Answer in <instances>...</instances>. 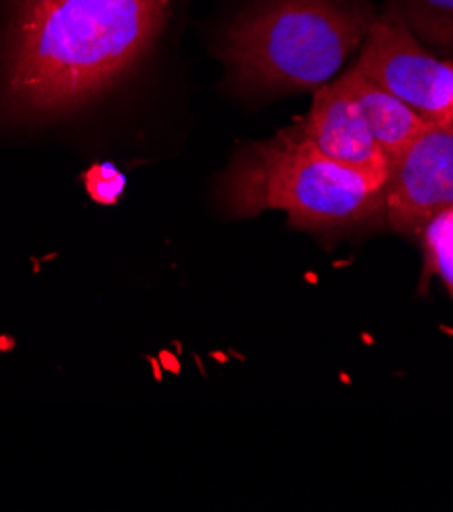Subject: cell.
I'll return each mask as SVG.
<instances>
[{
    "label": "cell",
    "instance_id": "obj_1",
    "mask_svg": "<svg viewBox=\"0 0 453 512\" xmlns=\"http://www.w3.org/2000/svg\"><path fill=\"white\" fill-rule=\"evenodd\" d=\"M9 62L21 105L62 111L127 74L162 31L170 0H23Z\"/></svg>",
    "mask_w": 453,
    "mask_h": 512
},
{
    "label": "cell",
    "instance_id": "obj_2",
    "mask_svg": "<svg viewBox=\"0 0 453 512\" xmlns=\"http://www.w3.org/2000/svg\"><path fill=\"white\" fill-rule=\"evenodd\" d=\"M384 176L327 158L298 123L266 141L245 143L221 180L229 217L284 211L302 231H339L384 219Z\"/></svg>",
    "mask_w": 453,
    "mask_h": 512
},
{
    "label": "cell",
    "instance_id": "obj_3",
    "mask_svg": "<svg viewBox=\"0 0 453 512\" xmlns=\"http://www.w3.org/2000/svg\"><path fill=\"white\" fill-rule=\"evenodd\" d=\"M374 21L368 0H262L229 25L217 54L243 92L317 90L362 47Z\"/></svg>",
    "mask_w": 453,
    "mask_h": 512
},
{
    "label": "cell",
    "instance_id": "obj_4",
    "mask_svg": "<svg viewBox=\"0 0 453 512\" xmlns=\"http://www.w3.org/2000/svg\"><path fill=\"white\" fill-rule=\"evenodd\" d=\"M354 66L427 123L453 119V60L435 56L398 21L376 17Z\"/></svg>",
    "mask_w": 453,
    "mask_h": 512
},
{
    "label": "cell",
    "instance_id": "obj_5",
    "mask_svg": "<svg viewBox=\"0 0 453 512\" xmlns=\"http://www.w3.org/2000/svg\"><path fill=\"white\" fill-rule=\"evenodd\" d=\"M453 207V119L429 123L392 164L384 219L400 235L417 231L437 213Z\"/></svg>",
    "mask_w": 453,
    "mask_h": 512
},
{
    "label": "cell",
    "instance_id": "obj_6",
    "mask_svg": "<svg viewBox=\"0 0 453 512\" xmlns=\"http://www.w3.org/2000/svg\"><path fill=\"white\" fill-rule=\"evenodd\" d=\"M296 123L333 162L388 178V160L343 78L317 88L311 111Z\"/></svg>",
    "mask_w": 453,
    "mask_h": 512
},
{
    "label": "cell",
    "instance_id": "obj_7",
    "mask_svg": "<svg viewBox=\"0 0 453 512\" xmlns=\"http://www.w3.org/2000/svg\"><path fill=\"white\" fill-rule=\"evenodd\" d=\"M349 90L354 92L358 105L372 129V135L382 149L388 166L402 156L415 137L429 125L419 113H415L400 98L390 94L386 88L370 80L356 66L341 74Z\"/></svg>",
    "mask_w": 453,
    "mask_h": 512
},
{
    "label": "cell",
    "instance_id": "obj_8",
    "mask_svg": "<svg viewBox=\"0 0 453 512\" xmlns=\"http://www.w3.org/2000/svg\"><path fill=\"white\" fill-rule=\"evenodd\" d=\"M384 17L445 54L453 51V0H388Z\"/></svg>",
    "mask_w": 453,
    "mask_h": 512
},
{
    "label": "cell",
    "instance_id": "obj_9",
    "mask_svg": "<svg viewBox=\"0 0 453 512\" xmlns=\"http://www.w3.org/2000/svg\"><path fill=\"white\" fill-rule=\"evenodd\" d=\"M415 237L423 249V282L433 274L439 276L453 300V207L433 215Z\"/></svg>",
    "mask_w": 453,
    "mask_h": 512
},
{
    "label": "cell",
    "instance_id": "obj_10",
    "mask_svg": "<svg viewBox=\"0 0 453 512\" xmlns=\"http://www.w3.org/2000/svg\"><path fill=\"white\" fill-rule=\"evenodd\" d=\"M84 184L92 200L113 204L125 190V176L113 164H98L86 172Z\"/></svg>",
    "mask_w": 453,
    "mask_h": 512
}]
</instances>
